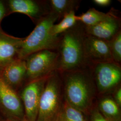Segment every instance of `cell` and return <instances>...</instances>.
<instances>
[{
    "mask_svg": "<svg viewBox=\"0 0 121 121\" xmlns=\"http://www.w3.org/2000/svg\"><path fill=\"white\" fill-rule=\"evenodd\" d=\"M99 108L107 117H115L119 114V108L114 99L110 97H105L100 100Z\"/></svg>",
    "mask_w": 121,
    "mask_h": 121,
    "instance_id": "ac0fdd59",
    "label": "cell"
},
{
    "mask_svg": "<svg viewBox=\"0 0 121 121\" xmlns=\"http://www.w3.org/2000/svg\"><path fill=\"white\" fill-rule=\"evenodd\" d=\"M92 121H108L99 112H96L94 115Z\"/></svg>",
    "mask_w": 121,
    "mask_h": 121,
    "instance_id": "603a6c76",
    "label": "cell"
},
{
    "mask_svg": "<svg viewBox=\"0 0 121 121\" xmlns=\"http://www.w3.org/2000/svg\"><path fill=\"white\" fill-rule=\"evenodd\" d=\"M48 76L29 82L22 90L19 96L24 108L26 121L36 120L40 96Z\"/></svg>",
    "mask_w": 121,
    "mask_h": 121,
    "instance_id": "52a82bcc",
    "label": "cell"
},
{
    "mask_svg": "<svg viewBox=\"0 0 121 121\" xmlns=\"http://www.w3.org/2000/svg\"><path fill=\"white\" fill-rule=\"evenodd\" d=\"M108 43L112 60L121 65V31L117 33Z\"/></svg>",
    "mask_w": 121,
    "mask_h": 121,
    "instance_id": "d6986e66",
    "label": "cell"
},
{
    "mask_svg": "<svg viewBox=\"0 0 121 121\" xmlns=\"http://www.w3.org/2000/svg\"><path fill=\"white\" fill-rule=\"evenodd\" d=\"M86 34L84 25L77 22L60 35L56 49L59 55L57 70L63 72L91 66L85 53Z\"/></svg>",
    "mask_w": 121,
    "mask_h": 121,
    "instance_id": "7a4b0ae2",
    "label": "cell"
},
{
    "mask_svg": "<svg viewBox=\"0 0 121 121\" xmlns=\"http://www.w3.org/2000/svg\"><path fill=\"white\" fill-rule=\"evenodd\" d=\"M80 2L78 0H48L51 12L57 15L60 19L70 12L77 10Z\"/></svg>",
    "mask_w": 121,
    "mask_h": 121,
    "instance_id": "5bb4252c",
    "label": "cell"
},
{
    "mask_svg": "<svg viewBox=\"0 0 121 121\" xmlns=\"http://www.w3.org/2000/svg\"><path fill=\"white\" fill-rule=\"evenodd\" d=\"M9 14L13 13L27 15L35 24L51 12L48 0H6Z\"/></svg>",
    "mask_w": 121,
    "mask_h": 121,
    "instance_id": "ba28073f",
    "label": "cell"
},
{
    "mask_svg": "<svg viewBox=\"0 0 121 121\" xmlns=\"http://www.w3.org/2000/svg\"><path fill=\"white\" fill-rule=\"evenodd\" d=\"M23 38L8 35L0 27V67L18 59Z\"/></svg>",
    "mask_w": 121,
    "mask_h": 121,
    "instance_id": "4fadbf2b",
    "label": "cell"
},
{
    "mask_svg": "<svg viewBox=\"0 0 121 121\" xmlns=\"http://www.w3.org/2000/svg\"><path fill=\"white\" fill-rule=\"evenodd\" d=\"M59 55L56 50L45 49L33 53L25 59L26 65L25 85L47 76L57 70Z\"/></svg>",
    "mask_w": 121,
    "mask_h": 121,
    "instance_id": "5b68a950",
    "label": "cell"
},
{
    "mask_svg": "<svg viewBox=\"0 0 121 121\" xmlns=\"http://www.w3.org/2000/svg\"><path fill=\"white\" fill-rule=\"evenodd\" d=\"M108 12L104 13L92 8L89 9L86 12L81 15L76 16V20L85 26H94L104 20L107 17Z\"/></svg>",
    "mask_w": 121,
    "mask_h": 121,
    "instance_id": "9a60e30c",
    "label": "cell"
},
{
    "mask_svg": "<svg viewBox=\"0 0 121 121\" xmlns=\"http://www.w3.org/2000/svg\"><path fill=\"white\" fill-rule=\"evenodd\" d=\"M114 101L117 103L118 106H120L121 105V87L118 86L117 87L114 93Z\"/></svg>",
    "mask_w": 121,
    "mask_h": 121,
    "instance_id": "44dd1931",
    "label": "cell"
},
{
    "mask_svg": "<svg viewBox=\"0 0 121 121\" xmlns=\"http://www.w3.org/2000/svg\"><path fill=\"white\" fill-rule=\"evenodd\" d=\"M8 15H9V9L7 0H0V25L2 19Z\"/></svg>",
    "mask_w": 121,
    "mask_h": 121,
    "instance_id": "ffe728a7",
    "label": "cell"
},
{
    "mask_svg": "<svg viewBox=\"0 0 121 121\" xmlns=\"http://www.w3.org/2000/svg\"><path fill=\"white\" fill-rule=\"evenodd\" d=\"M61 73L55 70L49 74L40 96L35 121H58L62 107Z\"/></svg>",
    "mask_w": 121,
    "mask_h": 121,
    "instance_id": "277c9868",
    "label": "cell"
},
{
    "mask_svg": "<svg viewBox=\"0 0 121 121\" xmlns=\"http://www.w3.org/2000/svg\"><path fill=\"white\" fill-rule=\"evenodd\" d=\"M13 121V120H9V121Z\"/></svg>",
    "mask_w": 121,
    "mask_h": 121,
    "instance_id": "cb8c5ba5",
    "label": "cell"
},
{
    "mask_svg": "<svg viewBox=\"0 0 121 121\" xmlns=\"http://www.w3.org/2000/svg\"><path fill=\"white\" fill-rule=\"evenodd\" d=\"M60 73L65 101L82 112L86 111L97 92L91 66Z\"/></svg>",
    "mask_w": 121,
    "mask_h": 121,
    "instance_id": "6da1fadb",
    "label": "cell"
},
{
    "mask_svg": "<svg viewBox=\"0 0 121 121\" xmlns=\"http://www.w3.org/2000/svg\"><path fill=\"white\" fill-rule=\"evenodd\" d=\"M1 73L5 82L17 92L19 87L25 81V60L17 59L9 62L1 67Z\"/></svg>",
    "mask_w": 121,
    "mask_h": 121,
    "instance_id": "7c38bea8",
    "label": "cell"
},
{
    "mask_svg": "<svg viewBox=\"0 0 121 121\" xmlns=\"http://www.w3.org/2000/svg\"><path fill=\"white\" fill-rule=\"evenodd\" d=\"M93 1L95 4L102 7L108 6L112 2L111 0H94Z\"/></svg>",
    "mask_w": 121,
    "mask_h": 121,
    "instance_id": "7402d4cb",
    "label": "cell"
},
{
    "mask_svg": "<svg viewBox=\"0 0 121 121\" xmlns=\"http://www.w3.org/2000/svg\"><path fill=\"white\" fill-rule=\"evenodd\" d=\"M59 23L54 24L51 29V33L54 36H59L74 26L77 21L75 12L71 11L65 14Z\"/></svg>",
    "mask_w": 121,
    "mask_h": 121,
    "instance_id": "2e32d148",
    "label": "cell"
},
{
    "mask_svg": "<svg viewBox=\"0 0 121 121\" xmlns=\"http://www.w3.org/2000/svg\"><path fill=\"white\" fill-rule=\"evenodd\" d=\"M117 10L113 8L104 20L94 26H85L87 34L109 41L121 31V19Z\"/></svg>",
    "mask_w": 121,
    "mask_h": 121,
    "instance_id": "30bf717a",
    "label": "cell"
},
{
    "mask_svg": "<svg viewBox=\"0 0 121 121\" xmlns=\"http://www.w3.org/2000/svg\"><path fill=\"white\" fill-rule=\"evenodd\" d=\"M58 121H86L82 112L66 102L63 104Z\"/></svg>",
    "mask_w": 121,
    "mask_h": 121,
    "instance_id": "e0dca14e",
    "label": "cell"
},
{
    "mask_svg": "<svg viewBox=\"0 0 121 121\" xmlns=\"http://www.w3.org/2000/svg\"><path fill=\"white\" fill-rule=\"evenodd\" d=\"M97 91L105 94L116 89L121 80V65L113 60L94 64L91 66Z\"/></svg>",
    "mask_w": 121,
    "mask_h": 121,
    "instance_id": "8992f818",
    "label": "cell"
},
{
    "mask_svg": "<svg viewBox=\"0 0 121 121\" xmlns=\"http://www.w3.org/2000/svg\"><path fill=\"white\" fill-rule=\"evenodd\" d=\"M60 19L57 15L51 12L40 20L32 31L23 38L18 59H25L30 54L42 50L56 51L60 35H52L51 29L55 22Z\"/></svg>",
    "mask_w": 121,
    "mask_h": 121,
    "instance_id": "3957f363",
    "label": "cell"
},
{
    "mask_svg": "<svg viewBox=\"0 0 121 121\" xmlns=\"http://www.w3.org/2000/svg\"><path fill=\"white\" fill-rule=\"evenodd\" d=\"M0 108L11 117L20 120L25 118L22 101L17 92L8 85L2 77L0 67Z\"/></svg>",
    "mask_w": 121,
    "mask_h": 121,
    "instance_id": "9c48e42d",
    "label": "cell"
},
{
    "mask_svg": "<svg viewBox=\"0 0 121 121\" xmlns=\"http://www.w3.org/2000/svg\"><path fill=\"white\" fill-rule=\"evenodd\" d=\"M84 49L86 60L91 66L96 63L113 60L107 41L86 33Z\"/></svg>",
    "mask_w": 121,
    "mask_h": 121,
    "instance_id": "8fae6325",
    "label": "cell"
}]
</instances>
